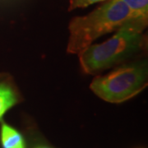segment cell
<instances>
[{"label":"cell","instance_id":"cell-1","mask_svg":"<svg viewBox=\"0 0 148 148\" xmlns=\"http://www.w3.org/2000/svg\"><path fill=\"white\" fill-rule=\"evenodd\" d=\"M132 18L138 17L122 0H106L104 4L89 14L75 17L71 21L67 52L79 54L95 40L117 31Z\"/></svg>","mask_w":148,"mask_h":148},{"label":"cell","instance_id":"cell-2","mask_svg":"<svg viewBox=\"0 0 148 148\" xmlns=\"http://www.w3.org/2000/svg\"><path fill=\"white\" fill-rule=\"evenodd\" d=\"M147 24L146 19L132 18L106 42L90 45L85 49L78 54L80 64L85 73H97L134 53L141 45L143 32Z\"/></svg>","mask_w":148,"mask_h":148},{"label":"cell","instance_id":"cell-3","mask_svg":"<svg viewBox=\"0 0 148 148\" xmlns=\"http://www.w3.org/2000/svg\"><path fill=\"white\" fill-rule=\"evenodd\" d=\"M147 70L135 64L123 66L92 81L90 89L102 100L121 103L138 95L147 86Z\"/></svg>","mask_w":148,"mask_h":148},{"label":"cell","instance_id":"cell-4","mask_svg":"<svg viewBox=\"0 0 148 148\" xmlns=\"http://www.w3.org/2000/svg\"><path fill=\"white\" fill-rule=\"evenodd\" d=\"M0 137L3 148H26L22 135L5 123H2Z\"/></svg>","mask_w":148,"mask_h":148},{"label":"cell","instance_id":"cell-5","mask_svg":"<svg viewBox=\"0 0 148 148\" xmlns=\"http://www.w3.org/2000/svg\"><path fill=\"white\" fill-rule=\"evenodd\" d=\"M17 97L14 90L5 83L0 84V119L7 111L15 106Z\"/></svg>","mask_w":148,"mask_h":148},{"label":"cell","instance_id":"cell-6","mask_svg":"<svg viewBox=\"0 0 148 148\" xmlns=\"http://www.w3.org/2000/svg\"><path fill=\"white\" fill-rule=\"evenodd\" d=\"M138 18L147 20L148 0H122Z\"/></svg>","mask_w":148,"mask_h":148},{"label":"cell","instance_id":"cell-7","mask_svg":"<svg viewBox=\"0 0 148 148\" xmlns=\"http://www.w3.org/2000/svg\"><path fill=\"white\" fill-rule=\"evenodd\" d=\"M106 0H69V10H73L76 8H82L88 6L92 5L94 3L103 2Z\"/></svg>","mask_w":148,"mask_h":148},{"label":"cell","instance_id":"cell-8","mask_svg":"<svg viewBox=\"0 0 148 148\" xmlns=\"http://www.w3.org/2000/svg\"><path fill=\"white\" fill-rule=\"evenodd\" d=\"M36 148H49V147H38Z\"/></svg>","mask_w":148,"mask_h":148}]
</instances>
